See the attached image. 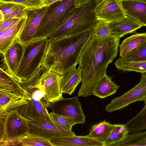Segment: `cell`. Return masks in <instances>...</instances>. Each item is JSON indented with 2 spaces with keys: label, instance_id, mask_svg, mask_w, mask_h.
<instances>
[{
  "label": "cell",
  "instance_id": "obj_13",
  "mask_svg": "<svg viewBox=\"0 0 146 146\" xmlns=\"http://www.w3.org/2000/svg\"><path fill=\"white\" fill-rule=\"evenodd\" d=\"M30 133L37 135L49 140L59 136L75 135L72 131L62 128L54 123L44 120H33L29 122Z\"/></svg>",
  "mask_w": 146,
  "mask_h": 146
},
{
  "label": "cell",
  "instance_id": "obj_36",
  "mask_svg": "<svg viewBox=\"0 0 146 146\" xmlns=\"http://www.w3.org/2000/svg\"><path fill=\"white\" fill-rule=\"evenodd\" d=\"M64 0H45L42 7H49L55 3Z\"/></svg>",
  "mask_w": 146,
  "mask_h": 146
},
{
  "label": "cell",
  "instance_id": "obj_27",
  "mask_svg": "<svg viewBox=\"0 0 146 146\" xmlns=\"http://www.w3.org/2000/svg\"><path fill=\"white\" fill-rule=\"evenodd\" d=\"M114 64L119 70L146 73V60L138 62H128L123 61L119 58Z\"/></svg>",
  "mask_w": 146,
  "mask_h": 146
},
{
  "label": "cell",
  "instance_id": "obj_6",
  "mask_svg": "<svg viewBox=\"0 0 146 146\" xmlns=\"http://www.w3.org/2000/svg\"><path fill=\"white\" fill-rule=\"evenodd\" d=\"M30 121L16 110L0 119V146H18L19 141L29 133Z\"/></svg>",
  "mask_w": 146,
  "mask_h": 146
},
{
  "label": "cell",
  "instance_id": "obj_28",
  "mask_svg": "<svg viewBox=\"0 0 146 146\" xmlns=\"http://www.w3.org/2000/svg\"><path fill=\"white\" fill-rule=\"evenodd\" d=\"M146 146V131L131 133L112 146Z\"/></svg>",
  "mask_w": 146,
  "mask_h": 146
},
{
  "label": "cell",
  "instance_id": "obj_23",
  "mask_svg": "<svg viewBox=\"0 0 146 146\" xmlns=\"http://www.w3.org/2000/svg\"><path fill=\"white\" fill-rule=\"evenodd\" d=\"M146 42V33H136L125 38L119 46V56L123 57L131 51Z\"/></svg>",
  "mask_w": 146,
  "mask_h": 146
},
{
  "label": "cell",
  "instance_id": "obj_22",
  "mask_svg": "<svg viewBox=\"0 0 146 146\" xmlns=\"http://www.w3.org/2000/svg\"><path fill=\"white\" fill-rule=\"evenodd\" d=\"M119 86L112 80V77L107 74L102 77L94 87L92 95L101 98H105L115 94Z\"/></svg>",
  "mask_w": 146,
  "mask_h": 146
},
{
  "label": "cell",
  "instance_id": "obj_4",
  "mask_svg": "<svg viewBox=\"0 0 146 146\" xmlns=\"http://www.w3.org/2000/svg\"><path fill=\"white\" fill-rule=\"evenodd\" d=\"M96 0L75 7L48 36L52 40L92 29L96 22L94 9Z\"/></svg>",
  "mask_w": 146,
  "mask_h": 146
},
{
  "label": "cell",
  "instance_id": "obj_3",
  "mask_svg": "<svg viewBox=\"0 0 146 146\" xmlns=\"http://www.w3.org/2000/svg\"><path fill=\"white\" fill-rule=\"evenodd\" d=\"M49 42V38L44 37L23 44V52L14 76L20 83L30 80L42 66Z\"/></svg>",
  "mask_w": 146,
  "mask_h": 146
},
{
  "label": "cell",
  "instance_id": "obj_29",
  "mask_svg": "<svg viewBox=\"0 0 146 146\" xmlns=\"http://www.w3.org/2000/svg\"><path fill=\"white\" fill-rule=\"evenodd\" d=\"M18 146H54V145L49 139L29 133L19 141Z\"/></svg>",
  "mask_w": 146,
  "mask_h": 146
},
{
  "label": "cell",
  "instance_id": "obj_9",
  "mask_svg": "<svg viewBox=\"0 0 146 146\" xmlns=\"http://www.w3.org/2000/svg\"><path fill=\"white\" fill-rule=\"evenodd\" d=\"M139 82L121 96L112 100L105 106L108 112L123 109L135 102L146 101V73H142Z\"/></svg>",
  "mask_w": 146,
  "mask_h": 146
},
{
  "label": "cell",
  "instance_id": "obj_16",
  "mask_svg": "<svg viewBox=\"0 0 146 146\" xmlns=\"http://www.w3.org/2000/svg\"><path fill=\"white\" fill-rule=\"evenodd\" d=\"M50 140L54 146H104L103 143L87 135L59 136Z\"/></svg>",
  "mask_w": 146,
  "mask_h": 146
},
{
  "label": "cell",
  "instance_id": "obj_8",
  "mask_svg": "<svg viewBox=\"0 0 146 146\" xmlns=\"http://www.w3.org/2000/svg\"><path fill=\"white\" fill-rule=\"evenodd\" d=\"M62 75L53 65L48 68L42 66L35 75L37 81L51 103L64 98L60 91Z\"/></svg>",
  "mask_w": 146,
  "mask_h": 146
},
{
  "label": "cell",
  "instance_id": "obj_37",
  "mask_svg": "<svg viewBox=\"0 0 146 146\" xmlns=\"http://www.w3.org/2000/svg\"><path fill=\"white\" fill-rule=\"evenodd\" d=\"M5 20V17L4 15L2 12V11L0 10V22H1Z\"/></svg>",
  "mask_w": 146,
  "mask_h": 146
},
{
  "label": "cell",
  "instance_id": "obj_17",
  "mask_svg": "<svg viewBox=\"0 0 146 146\" xmlns=\"http://www.w3.org/2000/svg\"><path fill=\"white\" fill-rule=\"evenodd\" d=\"M76 65L62 75L60 81V91L63 93L69 95L73 93L76 88L82 80V72L79 66Z\"/></svg>",
  "mask_w": 146,
  "mask_h": 146
},
{
  "label": "cell",
  "instance_id": "obj_15",
  "mask_svg": "<svg viewBox=\"0 0 146 146\" xmlns=\"http://www.w3.org/2000/svg\"><path fill=\"white\" fill-rule=\"evenodd\" d=\"M28 102L27 98L11 92L0 89V119L10 111Z\"/></svg>",
  "mask_w": 146,
  "mask_h": 146
},
{
  "label": "cell",
  "instance_id": "obj_20",
  "mask_svg": "<svg viewBox=\"0 0 146 146\" xmlns=\"http://www.w3.org/2000/svg\"><path fill=\"white\" fill-rule=\"evenodd\" d=\"M26 19H20L8 29L0 32V52L3 54L16 40L22 30Z\"/></svg>",
  "mask_w": 146,
  "mask_h": 146
},
{
  "label": "cell",
  "instance_id": "obj_38",
  "mask_svg": "<svg viewBox=\"0 0 146 146\" xmlns=\"http://www.w3.org/2000/svg\"><path fill=\"white\" fill-rule=\"evenodd\" d=\"M132 0V1H135L142 2H143L146 3V0Z\"/></svg>",
  "mask_w": 146,
  "mask_h": 146
},
{
  "label": "cell",
  "instance_id": "obj_18",
  "mask_svg": "<svg viewBox=\"0 0 146 146\" xmlns=\"http://www.w3.org/2000/svg\"><path fill=\"white\" fill-rule=\"evenodd\" d=\"M109 26L111 35L119 38L127 34L136 33L137 29L143 26L135 20L127 16L119 20L110 23Z\"/></svg>",
  "mask_w": 146,
  "mask_h": 146
},
{
  "label": "cell",
  "instance_id": "obj_10",
  "mask_svg": "<svg viewBox=\"0 0 146 146\" xmlns=\"http://www.w3.org/2000/svg\"><path fill=\"white\" fill-rule=\"evenodd\" d=\"M78 96L70 98H63L51 103L50 108L52 111L70 119L76 123H85V115Z\"/></svg>",
  "mask_w": 146,
  "mask_h": 146
},
{
  "label": "cell",
  "instance_id": "obj_26",
  "mask_svg": "<svg viewBox=\"0 0 146 146\" xmlns=\"http://www.w3.org/2000/svg\"><path fill=\"white\" fill-rule=\"evenodd\" d=\"M128 129L125 124H112L111 132L103 143L104 146H112L124 139L129 134Z\"/></svg>",
  "mask_w": 146,
  "mask_h": 146
},
{
  "label": "cell",
  "instance_id": "obj_5",
  "mask_svg": "<svg viewBox=\"0 0 146 146\" xmlns=\"http://www.w3.org/2000/svg\"><path fill=\"white\" fill-rule=\"evenodd\" d=\"M21 84L28 92L30 98L27 104L22 105L15 110L30 121L44 120L54 123L47 109V107H50L51 103L35 77Z\"/></svg>",
  "mask_w": 146,
  "mask_h": 146
},
{
  "label": "cell",
  "instance_id": "obj_7",
  "mask_svg": "<svg viewBox=\"0 0 146 146\" xmlns=\"http://www.w3.org/2000/svg\"><path fill=\"white\" fill-rule=\"evenodd\" d=\"M75 1L64 0L49 6L33 39L48 37L76 7L74 5Z\"/></svg>",
  "mask_w": 146,
  "mask_h": 146
},
{
  "label": "cell",
  "instance_id": "obj_14",
  "mask_svg": "<svg viewBox=\"0 0 146 146\" xmlns=\"http://www.w3.org/2000/svg\"><path fill=\"white\" fill-rule=\"evenodd\" d=\"M24 49L23 44L17 39L2 54L6 71L14 76L21 59Z\"/></svg>",
  "mask_w": 146,
  "mask_h": 146
},
{
  "label": "cell",
  "instance_id": "obj_21",
  "mask_svg": "<svg viewBox=\"0 0 146 146\" xmlns=\"http://www.w3.org/2000/svg\"><path fill=\"white\" fill-rule=\"evenodd\" d=\"M0 89L9 91L22 96L29 100L28 92L21 83L13 76L1 67L0 69Z\"/></svg>",
  "mask_w": 146,
  "mask_h": 146
},
{
  "label": "cell",
  "instance_id": "obj_2",
  "mask_svg": "<svg viewBox=\"0 0 146 146\" xmlns=\"http://www.w3.org/2000/svg\"><path fill=\"white\" fill-rule=\"evenodd\" d=\"M93 28L76 34L50 40L43 66L54 65L62 75L79 64L81 54L93 36Z\"/></svg>",
  "mask_w": 146,
  "mask_h": 146
},
{
  "label": "cell",
  "instance_id": "obj_12",
  "mask_svg": "<svg viewBox=\"0 0 146 146\" xmlns=\"http://www.w3.org/2000/svg\"><path fill=\"white\" fill-rule=\"evenodd\" d=\"M49 7L26 9L27 17L18 37L19 41L24 44L32 40Z\"/></svg>",
  "mask_w": 146,
  "mask_h": 146
},
{
  "label": "cell",
  "instance_id": "obj_31",
  "mask_svg": "<svg viewBox=\"0 0 146 146\" xmlns=\"http://www.w3.org/2000/svg\"><path fill=\"white\" fill-rule=\"evenodd\" d=\"M54 123L58 126L67 130L72 131V127L76 124L72 120L54 112L50 113Z\"/></svg>",
  "mask_w": 146,
  "mask_h": 146
},
{
  "label": "cell",
  "instance_id": "obj_24",
  "mask_svg": "<svg viewBox=\"0 0 146 146\" xmlns=\"http://www.w3.org/2000/svg\"><path fill=\"white\" fill-rule=\"evenodd\" d=\"M26 9L24 6L19 4L0 2V10L4 15L5 20L10 18L26 19Z\"/></svg>",
  "mask_w": 146,
  "mask_h": 146
},
{
  "label": "cell",
  "instance_id": "obj_25",
  "mask_svg": "<svg viewBox=\"0 0 146 146\" xmlns=\"http://www.w3.org/2000/svg\"><path fill=\"white\" fill-rule=\"evenodd\" d=\"M112 127V124L103 121L93 125L87 136L103 143L111 132Z\"/></svg>",
  "mask_w": 146,
  "mask_h": 146
},
{
  "label": "cell",
  "instance_id": "obj_11",
  "mask_svg": "<svg viewBox=\"0 0 146 146\" xmlns=\"http://www.w3.org/2000/svg\"><path fill=\"white\" fill-rule=\"evenodd\" d=\"M94 11L97 19L109 23L119 20L126 16L121 0H96Z\"/></svg>",
  "mask_w": 146,
  "mask_h": 146
},
{
  "label": "cell",
  "instance_id": "obj_30",
  "mask_svg": "<svg viewBox=\"0 0 146 146\" xmlns=\"http://www.w3.org/2000/svg\"><path fill=\"white\" fill-rule=\"evenodd\" d=\"M122 60L128 62H138L146 60V42L135 48L123 57Z\"/></svg>",
  "mask_w": 146,
  "mask_h": 146
},
{
  "label": "cell",
  "instance_id": "obj_19",
  "mask_svg": "<svg viewBox=\"0 0 146 146\" xmlns=\"http://www.w3.org/2000/svg\"><path fill=\"white\" fill-rule=\"evenodd\" d=\"M126 16L146 26V3L132 0H121Z\"/></svg>",
  "mask_w": 146,
  "mask_h": 146
},
{
  "label": "cell",
  "instance_id": "obj_1",
  "mask_svg": "<svg viewBox=\"0 0 146 146\" xmlns=\"http://www.w3.org/2000/svg\"><path fill=\"white\" fill-rule=\"evenodd\" d=\"M120 38L112 35L92 37L80 56L79 66L82 72V84L78 96L86 97L92 95L98 81L106 74L108 65L117 54Z\"/></svg>",
  "mask_w": 146,
  "mask_h": 146
},
{
  "label": "cell",
  "instance_id": "obj_33",
  "mask_svg": "<svg viewBox=\"0 0 146 146\" xmlns=\"http://www.w3.org/2000/svg\"><path fill=\"white\" fill-rule=\"evenodd\" d=\"M45 0H0V2L13 3L21 5L27 9H34L42 7Z\"/></svg>",
  "mask_w": 146,
  "mask_h": 146
},
{
  "label": "cell",
  "instance_id": "obj_34",
  "mask_svg": "<svg viewBox=\"0 0 146 146\" xmlns=\"http://www.w3.org/2000/svg\"><path fill=\"white\" fill-rule=\"evenodd\" d=\"M20 19L10 18L5 20L0 23V32L3 31L16 23Z\"/></svg>",
  "mask_w": 146,
  "mask_h": 146
},
{
  "label": "cell",
  "instance_id": "obj_35",
  "mask_svg": "<svg viewBox=\"0 0 146 146\" xmlns=\"http://www.w3.org/2000/svg\"><path fill=\"white\" fill-rule=\"evenodd\" d=\"M94 0H75L74 5L76 7H79Z\"/></svg>",
  "mask_w": 146,
  "mask_h": 146
},
{
  "label": "cell",
  "instance_id": "obj_32",
  "mask_svg": "<svg viewBox=\"0 0 146 146\" xmlns=\"http://www.w3.org/2000/svg\"><path fill=\"white\" fill-rule=\"evenodd\" d=\"M109 23L104 21L97 19L93 28L94 30L93 36H105L111 35Z\"/></svg>",
  "mask_w": 146,
  "mask_h": 146
}]
</instances>
